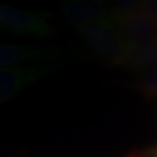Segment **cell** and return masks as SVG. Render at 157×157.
<instances>
[{"label": "cell", "mask_w": 157, "mask_h": 157, "mask_svg": "<svg viewBox=\"0 0 157 157\" xmlns=\"http://www.w3.org/2000/svg\"><path fill=\"white\" fill-rule=\"evenodd\" d=\"M111 0H63L62 12L70 21L85 25L110 20Z\"/></svg>", "instance_id": "obj_3"}, {"label": "cell", "mask_w": 157, "mask_h": 157, "mask_svg": "<svg viewBox=\"0 0 157 157\" xmlns=\"http://www.w3.org/2000/svg\"><path fill=\"white\" fill-rule=\"evenodd\" d=\"M0 24L4 30L17 36L45 37L51 33L47 14L11 6L0 7Z\"/></svg>", "instance_id": "obj_2"}, {"label": "cell", "mask_w": 157, "mask_h": 157, "mask_svg": "<svg viewBox=\"0 0 157 157\" xmlns=\"http://www.w3.org/2000/svg\"><path fill=\"white\" fill-rule=\"evenodd\" d=\"M42 75L39 68L8 67L2 68L0 72V85H2V100H8L20 92L25 85L30 84Z\"/></svg>", "instance_id": "obj_5"}, {"label": "cell", "mask_w": 157, "mask_h": 157, "mask_svg": "<svg viewBox=\"0 0 157 157\" xmlns=\"http://www.w3.org/2000/svg\"><path fill=\"white\" fill-rule=\"evenodd\" d=\"M139 11L148 14L149 17L157 21V0H141Z\"/></svg>", "instance_id": "obj_10"}, {"label": "cell", "mask_w": 157, "mask_h": 157, "mask_svg": "<svg viewBox=\"0 0 157 157\" xmlns=\"http://www.w3.org/2000/svg\"><path fill=\"white\" fill-rule=\"evenodd\" d=\"M155 157H157V153H156V155H155Z\"/></svg>", "instance_id": "obj_11"}, {"label": "cell", "mask_w": 157, "mask_h": 157, "mask_svg": "<svg viewBox=\"0 0 157 157\" xmlns=\"http://www.w3.org/2000/svg\"><path fill=\"white\" fill-rule=\"evenodd\" d=\"M139 89L148 98L157 97V67L147 71L139 78Z\"/></svg>", "instance_id": "obj_9"}, {"label": "cell", "mask_w": 157, "mask_h": 157, "mask_svg": "<svg viewBox=\"0 0 157 157\" xmlns=\"http://www.w3.org/2000/svg\"><path fill=\"white\" fill-rule=\"evenodd\" d=\"M118 26L131 48L157 37V21L141 11L130 14Z\"/></svg>", "instance_id": "obj_4"}, {"label": "cell", "mask_w": 157, "mask_h": 157, "mask_svg": "<svg viewBox=\"0 0 157 157\" xmlns=\"http://www.w3.org/2000/svg\"><path fill=\"white\" fill-rule=\"evenodd\" d=\"M76 30L97 56L111 64L127 63L131 46L126 41L121 28L111 20L77 25Z\"/></svg>", "instance_id": "obj_1"}, {"label": "cell", "mask_w": 157, "mask_h": 157, "mask_svg": "<svg viewBox=\"0 0 157 157\" xmlns=\"http://www.w3.org/2000/svg\"><path fill=\"white\" fill-rule=\"evenodd\" d=\"M126 64L132 70L145 71L157 67V37L132 47Z\"/></svg>", "instance_id": "obj_6"}, {"label": "cell", "mask_w": 157, "mask_h": 157, "mask_svg": "<svg viewBox=\"0 0 157 157\" xmlns=\"http://www.w3.org/2000/svg\"><path fill=\"white\" fill-rule=\"evenodd\" d=\"M140 4L141 0H111L110 20L119 25L130 14L139 11Z\"/></svg>", "instance_id": "obj_8"}, {"label": "cell", "mask_w": 157, "mask_h": 157, "mask_svg": "<svg viewBox=\"0 0 157 157\" xmlns=\"http://www.w3.org/2000/svg\"><path fill=\"white\" fill-rule=\"evenodd\" d=\"M42 51L37 47L22 45H2L0 47V64L2 68L14 67L22 62L39 56Z\"/></svg>", "instance_id": "obj_7"}]
</instances>
